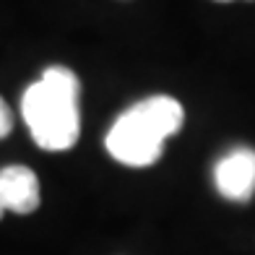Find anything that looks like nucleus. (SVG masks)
<instances>
[{
	"mask_svg": "<svg viewBox=\"0 0 255 255\" xmlns=\"http://www.w3.org/2000/svg\"><path fill=\"white\" fill-rule=\"evenodd\" d=\"M10 128H13V115H10L8 104L0 99V138H5L10 133Z\"/></svg>",
	"mask_w": 255,
	"mask_h": 255,
	"instance_id": "39448f33",
	"label": "nucleus"
},
{
	"mask_svg": "<svg viewBox=\"0 0 255 255\" xmlns=\"http://www.w3.org/2000/svg\"><path fill=\"white\" fill-rule=\"evenodd\" d=\"M185 120L182 104L172 97H148L125 110L107 133V151L125 167H148L161 156L164 141Z\"/></svg>",
	"mask_w": 255,
	"mask_h": 255,
	"instance_id": "f03ea898",
	"label": "nucleus"
},
{
	"mask_svg": "<svg viewBox=\"0 0 255 255\" xmlns=\"http://www.w3.org/2000/svg\"><path fill=\"white\" fill-rule=\"evenodd\" d=\"M81 84L73 71L52 65L31 84L21 99V112L31 130V138L44 151H65L73 148L81 133L78 112Z\"/></svg>",
	"mask_w": 255,
	"mask_h": 255,
	"instance_id": "f257e3e1",
	"label": "nucleus"
},
{
	"mask_svg": "<svg viewBox=\"0 0 255 255\" xmlns=\"http://www.w3.org/2000/svg\"><path fill=\"white\" fill-rule=\"evenodd\" d=\"M214 182L227 201H250L255 193V151L248 146H237L224 154L214 167Z\"/></svg>",
	"mask_w": 255,
	"mask_h": 255,
	"instance_id": "7ed1b4c3",
	"label": "nucleus"
},
{
	"mask_svg": "<svg viewBox=\"0 0 255 255\" xmlns=\"http://www.w3.org/2000/svg\"><path fill=\"white\" fill-rule=\"evenodd\" d=\"M219 3H229V0H219Z\"/></svg>",
	"mask_w": 255,
	"mask_h": 255,
	"instance_id": "423d86ee",
	"label": "nucleus"
},
{
	"mask_svg": "<svg viewBox=\"0 0 255 255\" xmlns=\"http://www.w3.org/2000/svg\"><path fill=\"white\" fill-rule=\"evenodd\" d=\"M39 208V180L29 167L10 164L0 169V219L5 211L31 214Z\"/></svg>",
	"mask_w": 255,
	"mask_h": 255,
	"instance_id": "20e7f679",
	"label": "nucleus"
}]
</instances>
